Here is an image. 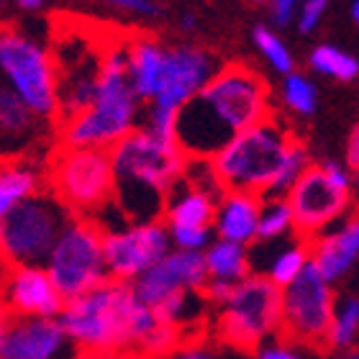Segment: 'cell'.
<instances>
[{
    "label": "cell",
    "instance_id": "6da1fadb",
    "mask_svg": "<svg viewBox=\"0 0 359 359\" xmlns=\"http://www.w3.org/2000/svg\"><path fill=\"white\" fill-rule=\"evenodd\" d=\"M60 323L85 359H154L180 344V329L159 321L131 285L116 280L67 300Z\"/></svg>",
    "mask_w": 359,
    "mask_h": 359
},
{
    "label": "cell",
    "instance_id": "7a4b0ae2",
    "mask_svg": "<svg viewBox=\"0 0 359 359\" xmlns=\"http://www.w3.org/2000/svg\"><path fill=\"white\" fill-rule=\"evenodd\" d=\"M272 118L269 88L249 65H224L177 113L175 142L187 159L210 162L233 136Z\"/></svg>",
    "mask_w": 359,
    "mask_h": 359
},
{
    "label": "cell",
    "instance_id": "3957f363",
    "mask_svg": "<svg viewBox=\"0 0 359 359\" xmlns=\"http://www.w3.org/2000/svg\"><path fill=\"white\" fill-rule=\"evenodd\" d=\"M108 154L113 170V205L121 216L128 226L159 221L165 216L167 195L187 165L177 142H165L139 126Z\"/></svg>",
    "mask_w": 359,
    "mask_h": 359
},
{
    "label": "cell",
    "instance_id": "277c9868",
    "mask_svg": "<svg viewBox=\"0 0 359 359\" xmlns=\"http://www.w3.org/2000/svg\"><path fill=\"white\" fill-rule=\"evenodd\" d=\"M128 39L111 34L97 75L95 97L88 111L57 123V147L111 151L139 128V97L128 83Z\"/></svg>",
    "mask_w": 359,
    "mask_h": 359
},
{
    "label": "cell",
    "instance_id": "5b68a950",
    "mask_svg": "<svg viewBox=\"0 0 359 359\" xmlns=\"http://www.w3.org/2000/svg\"><path fill=\"white\" fill-rule=\"evenodd\" d=\"M290 142L292 136L272 116L233 136L210 159V170L226 193H252L264 198Z\"/></svg>",
    "mask_w": 359,
    "mask_h": 359
},
{
    "label": "cell",
    "instance_id": "8992f818",
    "mask_svg": "<svg viewBox=\"0 0 359 359\" xmlns=\"http://www.w3.org/2000/svg\"><path fill=\"white\" fill-rule=\"evenodd\" d=\"M0 80L39 118L57 126L60 95L52 49L18 23H0Z\"/></svg>",
    "mask_w": 359,
    "mask_h": 359
},
{
    "label": "cell",
    "instance_id": "52a82bcc",
    "mask_svg": "<svg viewBox=\"0 0 359 359\" xmlns=\"http://www.w3.org/2000/svg\"><path fill=\"white\" fill-rule=\"evenodd\" d=\"M46 187L72 216L93 221L113 203L111 154L57 147L46 159Z\"/></svg>",
    "mask_w": 359,
    "mask_h": 359
},
{
    "label": "cell",
    "instance_id": "ba28073f",
    "mask_svg": "<svg viewBox=\"0 0 359 359\" xmlns=\"http://www.w3.org/2000/svg\"><path fill=\"white\" fill-rule=\"evenodd\" d=\"M72 218L49 187L36 193L0 221V262L8 269L44 267Z\"/></svg>",
    "mask_w": 359,
    "mask_h": 359
},
{
    "label": "cell",
    "instance_id": "9c48e42d",
    "mask_svg": "<svg viewBox=\"0 0 359 359\" xmlns=\"http://www.w3.org/2000/svg\"><path fill=\"white\" fill-rule=\"evenodd\" d=\"M111 34H100L90 26H60L54 31V44L49 46L57 67V95H60V118H72L90 108L95 97L97 75L103 65V52Z\"/></svg>",
    "mask_w": 359,
    "mask_h": 359
},
{
    "label": "cell",
    "instance_id": "30bf717a",
    "mask_svg": "<svg viewBox=\"0 0 359 359\" xmlns=\"http://www.w3.org/2000/svg\"><path fill=\"white\" fill-rule=\"evenodd\" d=\"M44 269L65 303L108 283L100 226L90 218H72L60 233Z\"/></svg>",
    "mask_w": 359,
    "mask_h": 359
},
{
    "label": "cell",
    "instance_id": "8fae6325",
    "mask_svg": "<svg viewBox=\"0 0 359 359\" xmlns=\"http://www.w3.org/2000/svg\"><path fill=\"white\" fill-rule=\"evenodd\" d=\"M352 175L339 162L311 165L285 195L292 213V229L300 241H313L326 231V226L344 216L349 208Z\"/></svg>",
    "mask_w": 359,
    "mask_h": 359
},
{
    "label": "cell",
    "instance_id": "7c38bea8",
    "mask_svg": "<svg viewBox=\"0 0 359 359\" xmlns=\"http://www.w3.org/2000/svg\"><path fill=\"white\" fill-rule=\"evenodd\" d=\"M283 290L264 275H249L233 285L231 298L221 306L218 334L236 349H259L264 339L280 334Z\"/></svg>",
    "mask_w": 359,
    "mask_h": 359
},
{
    "label": "cell",
    "instance_id": "4fadbf2b",
    "mask_svg": "<svg viewBox=\"0 0 359 359\" xmlns=\"http://www.w3.org/2000/svg\"><path fill=\"white\" fill-rule=\"evenodd\" d=\"M334 306H337L334 287L308 262L306 269L283 290L280 334L285 337V341H292V344L326 349Z\"/></svg>",
    "mask_w": 359,
    "mask_h": 359
},
{
    "label": "cell",
    "instance_id": "5bb4252c",
    "mask_svg": "<svg viewBox=\"0 0 359 359\" xmlns=\"http://www.w3.org/2000/svg\"><path fill=\"white\" fill-rule=\"evenodd\" d=\"M172 252V241L165 221L134 224L121 231L103 233V257L108 280L131 285L149 267Z\"/></svg>",
    "mask_w": 359,
    "mask_h": 359
},
{
    "label": "cell",
    "instance_id": "9a60e30c",
    "mask_svg": "<svg viewBox=\"0 0 359 359\" xmlns=\"http://www.w3.org/2000/svg\"><path fill=\"white\" fill-rule=\"evenodd\" d=\"M224 67L221 57L203 46L180 44L165 49V65H162V80L151 108L157 111L180 113L205 85Z\"/></svg>",
    "mask_w": 359,
    "mask_h": 359
},
{
    "label": "cell",
    "instance_id": "2e32d148",
    "mask_svg": "<svg viewBox=\"0 0 359 359\" xmlns=\"http://www.w3.org/2000/svg\"><path fill=\"white\" fill-rule=\"evenodd\" d=\"M0 359H85L60 318L8 313L0 321Z\"/></svg>",
    "mask_w": 359,
    "mask_h": 359
},
{
    "label": "cell",
    "instance_id": "e0dca14e",
    "mask_svg": "<svg viewBox=\"0 0 359 359\" xmlns=\"http://www.w3.org/2000/svg\"><path fill=\"white\" fill-rule=\"evenodd\" d=\"M57 139L52 121L39 118L13 90L0 80V162L36 159Z\"/></svg>",
    "mask_w": 359,
    "mask_h": 359
},
{
    "label": "cell",
    "instance_id": "ac0fdd59",
    "mask_svg": "<svg viewBox=\"0 0 359 359\" xmlns=\"http://www.w3.org/2000/svg\"><path fill=\"white\" fill-rule=\"evenodd\" d=\"M205 280H208V275H205L203 255L172 249L154 267L147 269L142 277H136L131 283V290L144 306H149L154 311V308L162 306L165 300L175 298V295L201 292Z\"/></svg>",
    "mask_w": 359,
    "mask_h": 359
},
{
    "label": "cell",
    "instance_id": "d6986e66",
    "mask_svg": "<svg viewBox=\"0 0 359 359\" xmlns=\"http://www.w3.org/2000/svg\"><path fill=\"white\" fill-rule=\"evenodd\" d=\"M0 303L8 313L60 318L65 300L54 287L44 267H13L8 269L0 285Z\"/></svg>",
    "mask_w": 359,
    "mask_h": 359
},
{
    "label": "cell",
    "instance_id": "ffe728a7",
    "mask_svg": "<svg viewBox=\"0 0 359 359\" xmlns=\"http://www.w3.org/2000/svg\"><path fill=\"white\" fill-rule=\"evenodd\" d=\"M308 257L329 285L341 280L359 259V216L344 221L337 231L321 233L308 241Z\"/></svg>",
    "mask_w": 359,
    "mask_h": 359
},
{
    "label": "cell",
    "instance_id": "44dd1931",
    "mask_svg": "<svg viewBox=\"0 0 359 359\" xmlns=\"http://www.w3.org/2000/svg\"><path fill=\"white\" fill-rule=\"evenodd\" d=\"M262 213V198L252 193H224L216 203V218H213V233L218 239L233 241L247 247L257 239V226Z\"/></svg>",
    "mask_w": 359,
    "mask_h": 359
},
{
    "label": "cell",
    "instance_id": "7402d4cb",
    "mask_svg": "<svg viewBox=\"0 0 359 359\" xmlns=\"http://www.w3.org/2000/svg\"><path fill=\"white\" fill-rule=\"evenodd\" d=\"M41 190H46V162H0V221Z\"/></svg>",
    "mask_w": 359,
    "mask_h": 359
},
{
    "label": "cell",
    "instance_id": "603a6c76",
    "mask_svg": "<svg viewBox=\"0 0 359 359\" xmlns=\"http://www.w3.org/2000/svg\"><path fill=\"white\" fill-rule=\"evenodd\" d=\"M216 198L190 185L185 177H180L167 195L165 224L187 226V229H213L216 218Z\"/></svg>",
    "mask_w": 359,
    "mask_h": 359
},
{
    "label": "cell",
    "instance_id": "cb8c5ba5",
    "mask_svg": "<svg viewBox=\"0 0 359 359\" xmlns=\"http://www.w3.org/2000/svg\"><path fill=\"white\" fill-rule=\"evenodd\" d=\"M128 83L134 88L139 100L151 103L162 80V65H165V46L151 41L147 36L128 39Z\"/></svg>",
    "mask_w": 359,
    "mask_h": 359
},
{
    "label": "cell",
    "instance_id": "d4e9b609",
    "mask_svg": "<svg viewBox=\"0 0 359 359\" xmlns=\"http://www.w3.org/2000/svg\"><path fill=\"white\" fill-rule=\"evenodd\" d=\"M203 264H205L208 280H221V283L236 285L252 275L247 247L233 244V241H210V247L203 252Z\"/></svg>",
    "mask_w": 359,
    "mask_h": 359
},
{
    "label": "cell",
    "instance_id": "484cf974",
    "mask_svg": "<svg viewBox=\"0 0 359 359\" xmlns=\"http://www.w3.org/2000/svg\"><path fill=\"white\" fill-rule=\"evenodd\" d=\"M308 167H311V162H308L306 147H303V142L292 139L290 147H287V151H285L283 165H280V170H277L275 180H272V185H269V190L264 193L262 201H275V198H285V195L290 193V187L295 185V182H298L300 175L306 172Z\"/></svg>",
    "mask_w": 359,
    "mask_h": 359
},
{
    "label": "cell",
    "instance_id": "4316f807",
    "mask_svg": "<svg viewBox=\"0 0 359 359\" xmlns=\"http://www.w3.org/2000/svg\"><path fill=\"white\" fill-rule=\"evenodd\" d=\"M308 62H311V67H313L316 72L329 75V77H334V80H344V83H349V80L359 77L357 57L341 52L339 46H331V44L316 46L313 52H311V57H308Z\"/></svg>",
    "mask_w": 359,
    "mask_h": 359
},
{
    "label": "cell",
    "instance_id": "83f0119b",
    "mask_svg": "<svg viewBox=\"0 0 359 359\" xmlns=\"http://www.w3.org/2000/svg\"><path fill=\"white\" fill-rule=\"evenodd\" d=\"M308 262H311V257H308V241H298V244H292V247H285L283 252L272 259L269 272L264 277H267L275 287L285 290V287L306 269Z\"/></svg>",
    "mask_w": 359,
    "mask_h": 359
},
{
    "label": "cell",
    "instance_id": "f1b7e54d",
    "mask_svg": "<svg viewBox=\"0 0 359 359\" xmlns=\"http://www.w3.org/2000/svg\"><path fill=\"white\" fill-rule=\"evenodd\" d=\"M357 329H359V298H354V295L339 298L337 306H334V318H331L329 346H337V349L349 346L352 339L357 337Z\"/></svg>",
    "mask_w": 359,
    "mask_h": 359
},
{
    "label": "cell",
    "instance_id": "f546056e",
    "mask_svg": "<svg viewBox=\"0 0 359 359\" xmlns=\"http://www.w3.org/2000/svg\"><path fill=\"white\" fill-rule=\"evenodd\" d=\"M292 229V213L287 208L285 198L275 201H262V213H259V226H257V239L272 241L280 239Z\"/></svg>",
    "mask_w": 359,
    "mask_h": 359
},
{
    "label": "cell",
    "instance_id": "4dcf8cb0",
    "mask_svg": "<svg viewBox=\"0 0 359 359\" xmlns=\"http://www.w3.org/2000/svg\"><path fill=\"white\" fill-rule=\"evenodd\" d=\"M255 44L257 49H259V54H262L264 60L272 65V67L280 72V75H292V67H295V60H292L290 49L283 44V39L277 36L275 31L267 29V26H255Z\"/></svg>",
    "mask_w": 359,
    "mask_h": 359
},
{
    "label": "cell",
    "instance_id": "1f68e13d",
    "mask_svg": "<svg viewBox=\"0 0 359 359\" xmlns=\"http://www.w3.org/2000/svg\"><path fill=\"white\" fill-rule=\"evenodd\" d=\"M283 100L300 116H311L316 111V85L306 75L292 72L283 83Z\"/></svg>",
    "mask_w": 359,
    "mask_h": 359
},
{
    "label": "cell",
    "instance_id": "d6a6232c",
    "mask_svg": "<svg viewBox=\"0 0 359 359\" xmlns=\"http://www.w3.org/2000/svg\"><path fill=\"white\" fill-rule=\"evenodd\" d=\"M172 249L203 255L213 241V229H187V226H167Z\"/></svg>",
    "mask_w": 359,
    "mask_h": 359
},
{
    "label": "cell",
    "instance_id": "836d02e7",
    "mask_svg": "<svg viewBox=\"0 0 359 359\" xmlns=\"http://www.w3.org/2000/svg\"><path fill=\"white\" fill-rule=\"evenodd\" d=\"M326 8H329L326 0H308V3H303V6L298 8V18H295V21H298V29L303 31V34H311V31L321 23Z\"/></svg>",
    "mask_w": 359,
    "mask_h": 359
},
{
    "label": "cell",
    "instance_id": "e575fe53",
    "mask_svg": "<svg viewBox=\"0 0 359 359\" xmlns=\"http://www.w3.org/2000/svg\"><path fill=\"white\" fill-rule=\"evenodd\" d=\"M298 3L295 0H275L272 6H269V15H272V23H275L277 29H285V26H290L295 18H298Z\"/></svg>",
    "mask_w": 359,
    "mask_h": 359
},
{
    "label": "cell",
    "instance_id": "d590c367",
    "mask_svg": "<svg viewBox=\"0 0 359 359\" xmlns=\"http://www.w3.org/2000/svg\"><path fill=\"white\" fill-rule=\"evenodd\" d=\"M231 292H233V285L231 283H221V280H205L201 295L205 300H210V303H216V306H224L226 300L231 298Z\"/></svg>",
    "mask_w": 359,
    "mask_h": 359
},
{
    "label": "cell",
    "instance_id": "8d00e7d4",
    "mask_svg": "<svg viewBox=\"0 0 359 359\" xmlns=\"http://www.w3.org/2000/svg\"><path fill=\"white\" fill-rule=\"evenodd\" d=\"M111 8H118V11H126V13H136V15H159L162 13V6L149 3V0H113Z\"/></svg>",
    "mask_w": 359,
    "mask_h": 359
},
{
    "label": "cell",
    "instance_id": "74e56055",
    "mask_svg": "<svg viewBox=\"0 0 359 359\" xmlns=\"http://www.w3.org/2000/svg\"><path fill=\"white\" fill-rule=\"evenodd\" d=\"M257 359H298L287 344H267L257 349Z\"/></svg>",
    "mask_w": 359,
    "mask_h": 359
},
{
    "label": "cell",
    "instance_id": "f35d334b",
    "mask_svg": "<svg viewBox=\"0 0 359 359\" xmlns=\"http://www.w3.org/2000/svg\"><path fill=\"white\" fill-rule=\"evenodd\" d=\"M346 170H352V172L359 170V126H354L346 139Z\"/></svg>",
    "mask_w": 359,
    "mask_h": 359
},
{
    "label": "cell",
    "instance_id": "ab89813d",
    "mask_svg": "<svg viewBox=\"0 0 359 359\" xmlns=\"http://www.w3.org/2000/svg\"><path fill=\"white\" fill-rule=\"evenodd\" d=\"M175 359H210V354L201 346H187V349L175 352Z\"/></svg>",
    "mask_w": 359,
    "mask_h": 359
},
{
    "label": "cell",
    "instance_id": "60d3db41",
    "mask_svg": "<svg viewBox=\"0 0 359 359\" xmlns=\"http://www.w3.org/2000/svg\"><path fill=\"white\" fill-rule=\"evenodd\" d=\"M18 8H23V11H41L44 3L41 0H18Z\"/></svg>",
    "mask_w": 359,
    "mask_h": 359
},
{
    "label": "cell",
    "instance_id": "b9f144b4",
    "mask_svg": "<svg viewBox=\"0 0 359 359\" xmlns=\"http://www.w3.org/2000/svg\"><path fill=\"white\" fill-rule=\"evenodd\" d=\"M180 23H182V29H185V31H193V26L198 23V15H195V13H185Z\"/></svg>",
    "mask_w": 359,
    "mask_h": 359
},
{
    "label": "cell",
    "instance_id": "7bdbcfd3",
    "mask_svg": "<svg viewBox=\"0 0 359 359\" xmlns=\"http://www.w3.org/2000/svg\"><path fill=\"white\" fill-rule=\"evenodd\" d=\"M352 18L359 23V0H357V3H354V6H352Z\"/></svg>",
    "mask_w": 359,
    "mask_h": 359
},
{
    "label": "cell",
    "instance_id": "ee69618b",
    "mask_svg": "<svg viewBox=\"0 0 359 359\" xmlns=\"http://www.w3.org/2000/svg\"><path fill=\"white\" fill-rule=\"evenodd\" d=\"M6 272H8V267L3 262H0V285H3V277H6Z\"/></svg>",
    "mask_w": 359,
    "mask_h": 359
},
{
    "label": "cell",
    "instance_id": "f6af8a7d",
    "mask_svg": "<svg viewBox=\"0 0 359 359\" xmlns=\"http://www.w3.org/2000/svg\"><path fill=\"white\" fill-rule=\"evenodd\" d=\"M6 316H8L6 306H3V303H0V321H3V318H6Z\"/></svg>",
    "mask_w": 359,
    "mask_h": 359
},
{
    "label": "cell",
    "instance_id": "bcb514c9",
    "mask_svg": "<svg viewBox=\"0 0 359 359\" xmlns=\"http://www.w3.org/2000/svg\"><path fill=\"white\" fill-rule=\"evenodd\" d=\"M354 180H357V185H359V170H357V172H354Z\"/></svg>",
    "mask_w": 359,
    "mask_h": 359
},
{
    "label": "cell",
    "instance_id": "7dc6e473",
    "mask_svg": "<svg viewBox=\"0 0 359 359\" xmlns=\"http://www.w3.org/2000/svg\"><path fill=\"white\" fill-rule=\"evenodd\" d=\"M349 359H359V354H352V357H349Z\"/></svg>",
    "mask_w": 359,
    "mask_h": 359
}]
</instances>
